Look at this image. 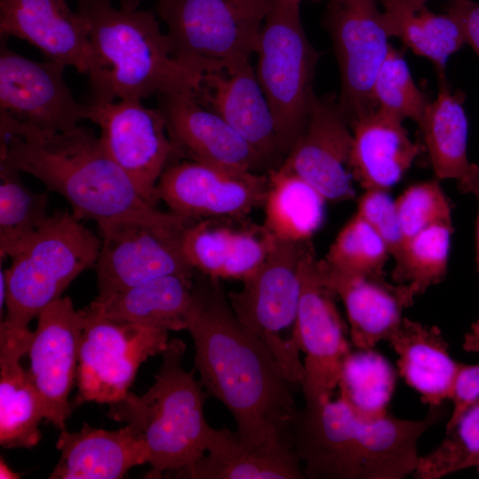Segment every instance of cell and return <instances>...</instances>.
Returning a JSON list of instances; mask_svg holds the SVG:
<instances>
[{
	"instance_id": "c3c4849f",
	"label": "cell",
	"mask_w": 479,
	"mask_h": 479,
	"mask_svg": "<svg viewBox=\"0 0 479 479\" xmlns=\"http://www.w3.org/2000/svg\"><path fill=\"white\" fill-rule=\"evenodd\" d=\"M412 4L416 5L426 4L428 0H409Z\"/></svg>"
},
{
	"instance_id": "cb8c5ba5",
	"label": "cell",
	"mask_w": 479,
	"mask_h": 479,
	"mask_svg": "<svg viewBox=\"0 0 479 479\" xmlns=\"http://www.w3.org/2000/svg\"><path fill=\"white\" fill-rule=\"evenodd\" d=\"M326 267L329 285L344 305L356 349H373L388 341L400 325L404 310L417 297L412 287L389 283L385 276H348Z\"/></svg>"
},
{
	"instance_id": "30bf717a",
	"label": "cell",
	"mask_w": 479,
	"mask_h": 479,
	"mask_svg": "<svg viewBox=\"0 0 479 479\" xmlns=\"http://www.w3.org/2000/svg\"><path fill=\"white\" fill-rule=\"evenodd\" d=\"M82 311L78 391L71 402L74 408L85 402L110 405L127 396L140 365L163 352L168 331L107 318L92 302Z\"/></svg>"
},
{
	"instance_id": "d6a6232c",
	"label": "cell",
	"mask_w": 479,
	"mask_h": 479,
	"mask_svg": "<svg viewBox=\"0 0 479 479\" xmlns=\"http://www.w3.org/2000/svg\"><path fill=\"white\" fill-rule=\"evenodd\" d=\"M20 171L0 161V256L19 253L47 221L49 192L22 182Z\"/></svg>"
},
{
	"instance_id": "ba28073f",
	"label": "cell",
	"mask_w": 479,
	"mask_h": 479,
	"mask_svg": "<svg viewBox=\"0 0 479 479\" xmlns=\"http://www.w3.org/2000/svg\"><path fill=\"white\" fill-rule=\"evenodd\" d=\"M311 240H275L259 268L242 280L240 291L227 294L242 325L272 353L288 380L302 384L304 368L294 336L301 282L300 266Z\"/></svg>"
},
{
	"instance_id": "ee69618b",
	"label": "cell",
	"mask_w": 479,
	"mask_h": 479,
	"mask_svg": "<svg viewBox=\"0 0 479 479\" xmlns=\"http://www.w3.org/2000/svg\"><path fill=\"white\" fill-rule=\"evenodd\" d=\"M462 347L467 352H479V318L465 334Z\"/></svg>"
},
{
	"instance_id": "bcb514c9",
	"label": "cell",
	"mask_w": 479,
	"mask_h": 479,
	"mask_svg": "<svg viewBox=\"0 0 479 479\" xmlns=\"http://www.w3.org/2000/svg\"><path fill=\"white\" fill-rule=\"evenodd\" d=\"M91 1H111V0H77L81 2H91ZM120 3V8L126 11L137 10L140 4L141 0H118Z\"/></svg>"
},
{
	"instance_id": "681fc988",
	"label": "cell",
	"mask_w": 479,
	"mask_h": 479,
	"mask_svg": "<svg viewBox=\"0 0 479 479\" xmlns=\"http://www.w3.org/2000/svg\"><path fill=\"white\" fill-rule=\"evenodd\" d=\"M300 1H302V0H300ZM312 1H318V0H312Z\"/></svg>"
},
{
	"instance_id": "7402d4cb",
	"label": "cell",
	"mask_w": 479,
	"mask_h": 479,
	"mask_svg": "<svg viewBox=\"0 0 479 479\" xmlns=\"http://www.w3.org/2000/svg\"><path fill=\"white\" fill-rule=\"evenodd\" d=\"M0 35L27 41L47 60L89 73L88 23L66 0H0Z\"/></svg>"
},
{
	"instance_id": "83f0119b",
	"label": "cell",
	"mask_w": 479,
	"mask_h": 479,
	"mask_svg": "<svg viewBox=\"0 0 479 479\" xmlns=\"http://www.w3.org/2000/svg\"><path fill=\"white\" fill-rule=\"evenodd\" d=\"M294 452L285 447H250L228 428H214L206 453L191 467L173 473L189 479H300Z\"/></svg>"
},
{
	"instance_id": "7dc6e473",
	"label": "cell",
	"mask_w": 479,
	"mask_h": 479,
	"mask_svg": "<svg viewBox=\"0 0 479 479\" xmlns=\"http://www.w3.org/2000/svg\"><path fill=\"white\" fill-rule=\"evenodd\" d=\"M20 475L16 473H14L1 459L0 462V478H19Z\"/></svg>"
},
{
	"instance_id": "4fadbf2b",
	"label": "cell",
	"mask_w": 479,
	"mask_h": 479,
	"mask_svg": "<svg viewBox=\"0 0 479 479\" xmlns=\"http://www.w3.org/2000/svg\"><path fill=\"white\" fill-rule=\"evenodd\" d=\"M189 224L122 220L99 226L101 247L95 264L98 295L95 300L158 277H194L197 272L185 258L181 246Z\"/></svg>"
},
{
	"instance_id": "8992f818",
	"label": "cell",
	"mask_w": 479,
	"mask_h": 479,
	"mask_svg": "<svg viewBox=\"0 0 479 479\" xmlns=\"http://www.w3.org/2000/svg\"><path fill=\"white\" fill-rule=\"evenodd\" d=\"M101 240L69 211H57L12 258L4 270L6 315L1 323L14 329L29 322L72 281L96 264Z\"/></svg>"
},
{
	"instance_id": "e0dca14e",
	"label": "cell",
	"mask_w": 479,
	"mask_h": 479,
	"mask_svg": "<svg viewBox=\"0 0 479 479\" xmlns=\"http://www.w3.org/2000/svg\"><path fill=\"white\" fill-rule=\"evenodd\" d=\"M83 328L82 310L70 297H61L37 317L28 349V372L40 395L44 420L59 430L75 409L69 395L76 379L79 345Z\"/></svg>"
},
{
	"instance_id": "d590c367",
	"label": "cell",
	"mask_w": 479,
	"mask_h": 479,
	"mask_svg": "<svg viewBox=\"0 0 479 479\" xmlns=\"http://www.w3.org/2000/svg\"><path fill=\"white\" fill-rule=\"evenodd\" d=\"M390 256L380 235L357 213L346 223L324 259L329 271L348 276H384Z\"/></svg>"
},
{
	"instance_id": "ac0fdd59",
	"label": "cell",
	"mask_w": 479,
	"mask_h": 479,
	"mask_svg": "<svg viewBox=\"0 0 479 479\" xmlns=\"http://www.w3.org/2000/svg\"><path fill=\"white\" fill-rule=\"evenodd\" d=\"M177 159L235 171L265 174L269 162L226 121L201 106L192 91L157 97Z\"/></svg>"
},
{
	"instance_id": "74e56055",
	"label": "cell",
	"mask_w": 479,
	"mask_h": 479,
	"mask_svg": "<svg viewBox=\"0 0 479 479\" xmlns=\"http://www.w3.org/2000/svg\"><path fill=\"white\" fill-rule=\"evenodd\" d=\"M372 98L376 108L417 124L429 103L415 83L403 53L392 44L377 72Z\"/></svg>"
},
{
	"instance_id": "7a4b0ae2",
	"label": "cell",
	"mask_w": 479,
	"mask_h": 479,
	"mask_svg": "<svg viewBox=\"0 0 479 479\" xmlns=\"http://www.w3.org/2000/svg\"><path fill=\"white\" fill-rule=\"evenodd\" d=\"M1 134L0 161L62 195L81 220L98 227L122 220L162 225L194 221L149 204L90 128L47 134L8 119Z\"/></svg>"
},
{
	"instance_id": "9a60e30c",
	"label": "cell",
	"mask_w": 479,
	"mask_h": 479,
	"mask_svg": "<svg viewBox=\"0 0 479 479\" xmlns=\"http://www.w3.org/2000/svg\"><path fill=\"white\" fill-rule=\"evenodd\" d=\"M1 36L0 113L47 134L71 130L88 118V104L75 99L64 80L65 66L23 57Z\"/></svg>"
},
{
	"instance_id": "5bb4252c",
	"label": "cell",
	"mask_w": 479,
	"mask_h": 479,
	"mask_svg": "<svg viewBox=\"0 0 479 479\" xmlns=\"http://www.w3.org/2000/svg\"><path fill=\"white\" fill-rule=\"evenodd\" d=\"M87 119L99 127L105 149L139 194L156 207L157 183L164 170L179 161L161 110L145 106L138 99L91 98Z\"/></svg>"
},
{
	"instance_id": "4316f807",
	"label": "cell",
	"mask_w": 479,
	"mask_h": 479,
	"mask_svg": "<svg viewBox=\"0 0 479 479\" xmlns=\"http://www.w3.org/2000/svg\"><path fill=\"white\" fill-rule=\"evenodd\" d=\"M388 342L398 356V373L422 403L434 407L451 399L460 363L437 326L404 317Z\"/></svg>"
},
{
	"instance_id": "d4e9b609",
	"label": "cell",
	"mask_w": 479,
	"mask_h": 479,
	"mask_svg": "<svg viewBox=\"0 0 479 479\" xmlns=\"http://www.w3.org/2000/svg\"><path fill=\"white\" fill-rule=\"evenodd\" d=\"M56 447L60 458L51 479H119L148 462L143 437L129 424L114 431L91 428L60 430Z\"/></svg>"
},
{
	"instance_id": "9c48e42d",
	"label": "cell",
	"mask_w": 479,
	"mask_h": 479,
	"mask_svg": "<svg viewBox=\"0 0 479 479\" xmlns=\"http://www.w3.org/2000/svg\"><path fill=\"white\" fill-rule=\"evenodd\" d=\"M274 0H158L173 56L207 69L255 54Z\"/></svg>"
},
{
	"instance_id": "f35d334b",
	"label": "cell",
	"mask_w": 479,
	"mask_h": 479,
	"mask_svg": "<svg viewBox=\"0 0 479 479\" xmlns=\"http://www.w3.org/2000/svg\"><path fill=\"white\" fill-rule=\"evenodd\" d=\"M395 204L404 240L435 224L452 223L451 202L436 177L410 185Z\"/></svg>"
},
{
	"instance_id": "f546056e",
	"label": "cell",
	"mask_w": 479,
	"mask_h": 479,
	"mask_svg": "<svg viewBox=\"0 0 479 479\" xmlns=\"http://www.w3.org/2000/svg\"><path fill=\"white\" fill-rule=\"evenodd\" d=\"M438 82L437 96L428 103L418 125L436 177L455 179L460 184L473 164L467 158L465 94L461 90L452 92L446 77L438 79Z\"/></svg>"
},
{
	"instance_id": "44dd1931",
	"label": "cell",
	"mask_w": 479,
	"mask_h": 479,
	"mask_svg": "<svg viewBox=\"0 0 479 479\" xmlns=\"http://www.w3.org/2000/svg\"><path fill=\"white\" fill-rule=\"evenodd\" d=\"M246 218H204L185 227L182 251L196 272L242 281L259 268L276 240L263 224Z\"/></svg>"
},
{
	"instance_id": "f1b7e54d",
	"label": "cell",
	"mask_w": 479,
	"mask_h": 479,
	"mask_svg": "<svg viewBox=\"0 0 479 479\" xmlns=\"http://www.w3.org/2000/svg\"><path fill=\"white\" fill-rule=\"evenodd\" d=\"M194 277H158L92 303L115 320L168 332L185 330Z\"/></svg>"
},
{
	"instance_id": "1f68e13d",
	"label": "cell",
	"mask_w": 479,
	"mask_h": 479,
	"mask_svg": "<svg viewBox=\"0 0 479 479\" xmlns=\"http://www.w3.org/2000/svg\"><path fill=\"white\" fill-rule=\"evenodd\" d=\"M390 37L399 38L416 55L430 60L437 77H445L451 55L466 44L462 29L450 13H435L409 0H379Z\"/></svg>"
},
{
	"instance_id": "2e32d148",
	"label": "cell",
	"mask_w": 479,
	"mask_h": 479,
	"mask_svg": "<svg viewBox=\"0 0 479 479\" xmlns=\"http://www.w3.org/2000/svg\"><path fill=\"white\" fill-rule=\"evenodd\" d=\"M268 185L267 173L177 161L161 176L156 198L167 205L169 212L192 220L247 216L263 205Z\"/></svg>"
},
{
	"instance_id": "277c9868",
	"label": "cell",
	"mask_w": 479,
	"mask_h": 479,
	"mask_svg": "<svg viewBox=\"0 0 479 479\" xmlns=\"http://www.w3.org/2000/svg\"><path fill=\"white\" fill-rule=\"evenodd\" d=\"M87 20L91 98L138 99L192 91L205 70L176 59L152 11H126L111 1L78 3Z\"/></svg>"
},
{
	"instance_id": "3957f363",
	"label": "cell",
	"mask_w": 479,
	"mask_h": 479,
	"mask_svg": "<svg viewBox=\"0 0 479 479\" xmlns=\"http://www.w3.org/2000/svg\"><path fill=\"white\" fill-rule=\"evenodd\" d=\"M429 407L420 420L375 418L357 413L339 397L322 404H305L292 431L293 450L303 463L304 477L324 479H402L413 474L422 434L442 415Z\"/></svg>"
},
{
	"instance_id": "60d3db41",
	"label": "cell",
	"mask_w": 479,
	"mask_h": 479,
	"mask_svg": "<svg viewBox=\"0 0 479 479\" xmlns=\"http://www.w3.org/2000/svg\"><path fill=\"white\" fill-rule=\"evenodd\" d=\"M451 400L453 409L445 429L452 426L469 406L479 401V364L460 363Z\"/></svg>"
},
{
	"instance_id": "6da1fadb",
	"label": "cell",
	"mask_w": 479,
	"mask_h": 479,
	"mask_svg": "<svg viewBox=\"0 0 479 479\" xmlns=\"http://www.w3.org/2000/svg\"><path fill=\"white\" fill-rule=\"evenodd\" d=\"M185 330L194 343L199 381L233 416L239 437L250 447L293 449L296 386L239 320L219 279H194Z\"/></svg>"
},
{
	"instance_id": "f6af8a7d",
	"label": "cell",
	"mask_w": 479,
	"mask_h": 479,
	"mask_svg": "<svg viewBox=\"0 0 479 479\" xmlns=\"http://www.w3.org/2000/svg\"><path fill=\"white\" fill-rule=\"evenodd\" d=\"M7 299V282L4 270L1 266L0 270V314L1 319L3 318V307L6 305Z\"/></svg>"
},
{
	"instance_id": "4dcf8cb0",
	"label": "cell",
	"mask_w": 479,
	"mask_h": 479,
	"mask_svg": "<svg viewBox=\"0 0 479 479\" xmlns=\"http://www.w3.org/2000/svg\"><path fill=\"white\" fill-rule=\"evenodd\" d=\"M263 226L279 241L305 242L321 227L326 200L313 186L281 167L267 172Z\"/></svg>"
},
{
	"instance_id": "8d00e7d4",
	"label": "cell",
	"mask_w": 479,
	"mask_h": 479,
	"mask_svg": "<svg viewBox=\"0 0 479 479\" xmlns=\"http://www.w3.org/2000/svg\"><path fill=\"white\" fill-rule=\"evenodd\" d=\"M472 467L479 473V401L446 428L436 448L420 457L412 475L418 479H439Z\"/></svg>"
},
{
	"instance_id": "ffe728a7",
	"label": "cell",
	"mask_w": 479,
	"mask_h": 479,
	"mask_svg": "<svg viewBox=\"0 0 479 479\" xmlns=\"http://www.w3.org/2000/svg\"><path fill=\"white\" fill-rule=\"evenodd\" d=\"M352 139L351 128L340 111L337 97L315 95L306 127L279 167L305 180L326 201L352 200Z\"/></svg>"
},
{
	"instance_id": "8fae6325",
	"label": "cell",
	"mask_w": 479,
	"mask_h": 479,
	"mask_svg": "<svg viewBox=\"0 0 479 479\" xmlns=\"http://www.w3.org/2000/svg\"><path fill=\"white\" fill-rule=\"evenodd\" d=\"M300 282L294 336L305 355L301 388L305 404L317 405L332 399L351 349L326 263L318 258L313 245L301 263Z\"/></svg>"
},
{
	"instance_id": "e575fe53",
	"label": "cell",
	"mask_w": 479,
	"mask_h": 479,
	"mask_svg": "<svg viewBox=\"0 0 479 479\" xmlns=\"http://www.w3.org/2000/svg\"><path fill=\"white\" fill-rule=\"evenodd\" d=\"M452 232V223H443L405 240L393 256V282L411 286L417 296L442 282L447 273Z\"/></svg>"
},
{
	"instance_id": "836d02e7",
	"label": "cell",
	"mask_w": 479,
	"mask_h": 479,
	"mask_svg": "<svg viewBox=\"0 0 479 479\" xmlns=\"http://www.w3.org/2000/svg\"><path fill=\"white\" fill-rule=\"evenodd\" d=\"M396 381V371L381 354L373 349L350 350L342 368L340 397L359 415L379 417L388 413Z\"/></svg>"
},
{
	"instance_id": "ab89813d",
	"label": "cell",
	"mask_w": 479,
	"mask_h": 479,
	"mask_svg": "<svg viewBox=\"0 0 479 479\" xmlns=\"http://www.w3.org/2000/svg\"><path fill=\"white\" fill-rule=\"evenodd\" d=\"M383 240L390 256L401 248L404 236L398 220L395 200L388 191L365 190L357 200V212Z\"/></svg>"
},
{
	"instance_id": "d6986e66",
	"label": "cell",
	"mask_w": 479,
	"mask_h": 479,
	"mask_svg": "<svg viewBox=\"0 0 479 479\" xmlns=\"http://www.w3.org/2000/svg\"><path fill=\"white\" fill-rule=\"evenodd\" d=\"M195 99L238 131L271 165L284 159L275 121L250 59L215 64L205 69Z\"/></svg>"
},
{
	"instance_id": "52a82bcc",
	"label": "cell",
	"mask_w": 479,
	"mask_h": 479,
	"mask_svg": "<svg viewBox=\"0 0 479 479\" xmlns=\"http://www.w3.org/2000/svg\"><path fill=\"white\" fill-rule=\"evenodd\" d=\"M300 3L274 0L255 51L256 77L271 107L285 158L306 127L320 56L306 36Z\"/></svg>"
},
{
	"instance_id": "7c38bea8",
	"label": "cell",
	"mask_w": 479,
	"mask_h": 479,
	"mask_svg": "<svg viewBox=\"0 0 479 479\" xmlns=\"http://www.w3.org/2000/svg\"><path fill=\"white\" fill-rule=\"evenodd\" d=\"M379 0H329L323 25L337 59L341 92L337 104L351 125L376 108L372 89L391 43Z\"/></svg>"
},
{
	"instance_id": "b9f144b4",
	"label": "cell",
	"mask_w": 479,
	"mask_h": 479,
	"mask_svg": "<svg viewBox=\"0 0 479 479\" xmlns=\"http://www.w3.org/2000/svg\"><path fill=\"white\" fill-rule=\"evenodd\" d=\"M447 12L459 24L466 43L479 56V3L472 0H452Z\"/></svg>"
},
{
	"instance_id": "603a6c76",
	"label": "cell",
	"mask_w": 479,
	"mask_h": 479,
	"mask_svg": "<svg viewBox=\"0 0 479 479\" xmlns=\"http://www.w3.org/2000/svg\"><path fill=\"white\" fill-rule=\"evenodd\" d=\"M403 122L375 108L351 125L350 171L364 190L389 191L421 153L422 145L410 138Z\"/></svg>"
},
{
	"instance_id": "484cf974",
	"label": "cell",
	"mask_w": 479,
	"mask_h": 479,
	"mask_svg": "<svg viewBox=\"0 0 479 479\" xmlns=\"http://www.w3.org/2000/svg\"><path fill=\"white\" fill-rule=\"evenodd\" d=\"M33 332L0 326V444L31 448L38 444L44 411L40 395L20 358L28 353Z\"/></svg>"
},
{
	"instance_id": "7bdbcfd3",
	"label": "cell",
	"mask_w": 479,
	"mask_h": 479,
	"mask_svg": "<svg viewBox=\"0 0 479 479\" xmlns=\"http://www.w3.org/2000/svg\"><path fill=\"white\" fill-rule=\"evenodd\" d=\"M459 188L462 192L474 194L477 202V212L475 218V247L476 263L479 273V165L474 163L472 164L468 176L462 183L459 184Z\"/></svg>"
},
{
	"instance_id": "5b68a950",
	"label": "cell",
	"mask_w": 479,
	"mask_h": 479,
	"mask_svg": "<svg viewBox=\"0 0 479 479\" xmlns=\"http://www.w3.org/2000/svg\"><path fill=\"white\" fill-rule=\"evenodd\" d=\"M185 349L182 340H169L149 389L142 396L129 391L110 404L108 416L130 425L143 437L150 478H160L166 471L172 475L198 461L214 429L204 414L208 394L195 379V369L188 372L183 366Z\"/></svg>"
}]
</instances>
